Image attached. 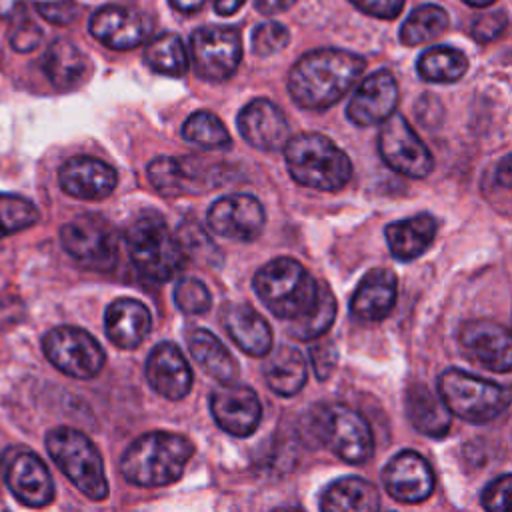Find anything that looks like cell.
I'll return each instance as SVG.
<instances>
[{"label":"cell","instance_id":"14","mask_svg":"<svg viewBox=\"0 0 512 512\" xmlns=\"http://www.w3.org/2000/svg\"><path fill=\"white\" fill-rule=\"evenodd\" d=\"M6 456L4 480L12 496L30 508L48 506L56 490L42 458L30 450H10Z\"/></svg>","mask_w":512,"mask_h":512},{"label":"cell","instance_id":"29","mask_svg":"<svg viewBox=\"0 0 512 512\" xmlns=\"http://www.w3.org/2000/svg\"><path fill=\"white\" fill-rule=\"evenodd\" d=\"M406 414L410 424L424 436L442 438L452 424V414L426 384L414 382L406 390Z\"/></svg>","mask_w":512,"mask_h":512},{"label":"cell","instance_id":"33","mask_svg":"<svg viewBox=\"0 0 512 512\" xmlns=\"http://www.w3.org/2000/svg\"><path fill=\"white\" fill-rule=\"evenodd\" d=\"M144 62L160 74L166 76H184L190 66L188 52L178 34L166 32L156 36L144 48Z\"/></svg>","mask_w":512,"mask_h":512},{"label":"cell","instance_id":"12","mask_svg":"<svg viewBox=\"0 0 512 512\" xmlns=\"http://www.w3.org/2000/svg\"><path fill=\"white\" fill-rule=\"evenodd\" d=\"M380 158L388 168L408 178H426L434 168V158L402 114H392L378 136Z\"/></svg>","mask_w":512,"mask_h":512},{"label":"cell","instance_id":"3","mask_svg":"<svg viewBox=\"0 0 512 512\" xmlns=\"http://www.w3.org/2000/svg\"><path fill=\"white\" fill-rule=\"evenodd\" d=\"M262 304L280 320L298 322L306 318L320 292V282L294 258L278 256L264 264L252 280Z\"/></svg>","mask_w":512,"mask_h":512},{"label":"cell","instance_id":"22","mask_svg":"<svg viewBox=\"0 0 512 512\" xmlns=\"http://www.w3.org/2000/svg\"><path fill=\"white\" fill-rule=\"evenodd\" d=\"M148 384L168 400H182L192 390V368L174 342H160L146 360Z\"/></svg>","mask_w":512,"mask_h":512},{"label":"cell","instance_id":"39","mask_svg":"<svg viewBox=\"0 0 512 512\" xmlns=\"http://www.w3.org/2000/svg\"><path fill=\"white\" fill-rule=\"evenodd\" d=\"M176 238L186 260L194 258V260H204L208 264L214 260H220L218 246L212 242V238L206 234V230L198 222L194 220L182 222L176 232Z\"/></svg>","mask_w":512,"mask_h":512},{"label":"cell","instance_id":"19","mask_svg":"<svg viewBox=\"0 0 512 512\" xmlns=\"http://www.w3.org/2000/svg\"><path fill=\"white\" fill-rule=\"evenodd\" d=\"M400 92L396 78L388 70H378L364 78L354 90L346 116L358 126H374L386 122L398 104Z\"/></svg>","mask_w":512,"mask_h":512},{"label":"cell","instance_id":"8","mask_svg":"<svg viewBox=\"0 0 512 512\" xmlns=\"http://www.w3.org/2000/svg\"><path fill=\"white\" fill-rule=\"evenodd\" d=\"M310 430L322 446L350 464H362L374 454V436L368 422L342 402L314 406Z\"/></svg>","mask_w":512,"mask_h":512},{"label":"cell","instance_id":"43","mask_svg":"<svg viewBox=\"0 0 512 512\" xmlns=\"http://www.w3.org/2000/svg\"><path fill=\"white\" fill-rule=\"evenodd\" d=\"M506 24H508V16L504 10L482 12L472 22V36L478 42H490L504 32Z\"/></svg>","mask_w":512,"mask_h":512},{"label":"cell","instance_id":"48","mask_svg":"<svg viewBox=\"0 0 512 512\" xmlns=\"http://www.w3.org/2000/svg\"><path fill=\"white\" fill-rule=\"evenodd\" d=\"M296 0H254V6L260 14L264 16H272V14H278V12H284L288 10Z\"/></svg>","mask_w":512,"mask_h":512},{"label":"cell","instance_id":"21","mask_svg":"<svg viewBox=\"0 0 512 512\" xmlns=\"http://www.w3.org/2000/svg\"><path fill=\"white\" fill-rule=\"evenodd\" d=\"M238 130L250 146L262 152L284 148L290 140V126L284 112L266 98H256L240 110Z\"/></svg>","mask_w":512,"mask_h":512},{"label":"cell","instance_id":"13","mask_svg":"<svg viewBox=\"0 0 512 512\" xmlns=\"http://www.w3.org/2000/svg\"><path fill=\"white\" fill-rule=\"evenodd\" d=\"M208 228L228 240L252 242L260 236L266 214L252 194H228L212 202L206 214Z\"/></svg>","mask_w":512,"mask_h":512},{"label":"cell","instance_id":"42","mask_svg":"<svg viewBox=\"0 0 512 512\" xmlns=\"http://www.w3.org/2000/svg\"><path fill=\"white\" fill-rule=\"evenodd\" d=\"M510 474H500L480 494L482 508L486 512H510Z\"/></svg>","mask_w":512,"mask_h":512},{"label":"cell","instance_id":"20","mask_svg":"<svg viewBox=\"0 0 512 512\" xmlns=\"http://www.w3.org/2000/svg\"><path fill=\"white\" fill-rule=\"evenodd\" d=\"M60 188L80 200H104L118 182L116 170L94 156H72L58 170Z\"/></svg>","mask_w":512,"mask_h":512},{"label":"cell","instance_id":"34","mask_svg":"<svg viewBox=\"0 0 512 512\" xmlns=\"http://www.w3.org/2000/svg\"><path fill=\"white\" fill-rule=\"evenodd\" d=\"M448 28V12L436 4L418 6L400 28V42L406 46L424 44L438 38Z\"/></svg>","mask_w":512,"mask_h":512},{"label":"cell","instance_id":"11","mask_svg":"<svg viewBox=\"0 0 512 512\" xmlns=\"http://www.w3.org/2000/svg\"><path fill=\"white\" fill-rule=\"evenodd\" d=\"M194 72L210 82L230 78L242 60V38L234 26H202L190 36Z\"/></svg>","mask_w":512,"mask_h":512},{"label":"cell","instance_id":"32","mask_svg":"<svg viewBox=\"0 0 512 512\" xmlns=\"http://www.w3.org/2000/svg\"><path fill=\"white\" fill-rule=\"evenodd\" d=\"M416 70L426 82H456L468 70V58L458 48L432 46L420 54Z\"/></svg>","mask_w":512,"mask_h":512},{"label":"cell","instance_id":"9","mask_svg":"<svg viewBox=\"0 0 512 512\" xmlns=\"http://www.w3.org/2000/svg\"><path fill=\"white\" fill-rule=\"evenodd\" d=\"M42 350L48 362L62 374L88 380L100 374L106 354L100 342L76 326H56L42 338Z\"/></svg>","mask_w":512,"mask_h":512},{"label":"cell","instance_id":"30","mask_svg":"<svg viewBox=\"0 0 512 512\" xmlns=\"http://www.w3.org/2000/svg\"><path fill=\"white\" fill-rule=\"evenodd\" d=\"M320 512H380V494L368 480L344 476L324 488Z\"/></svg>","mask_w":512,"mask_h":512},{"label":"cell","instance_id":"46","mask_svg":"<svg viewBox=\"0 0 512 512\" xmlns=\"http://www.w3.org/2000/svg\"><path fill=\"white\" fill-rule=\"evenodd\" d=\"M358 10H362L368 16L392 20L402 12L404 0H350Z\"/></svg>","mask_w":512,"mask_h":512},{"label":"cell","instance_id":"15","mask_svg":"<svg viewBox=\"0 0 512 512\" xmlns=\"http://www.w3.org/2000/svg\"><path fill=\"white\" fill-rule=\"evenodd\" d=\"M210 412L216 424L238 438L256 432L262 418L258 394L246 384H222L210 396Z\"/></svg>","mask_w":512,"mask_h":512},{"label":"cell","instance_id":"52","mask_svg":"<svg viewBox=\"0 0 512 512\" xmlns=\"http://www.w3.org/2000/svg\"><path fill=\"white\" fill-rule=\"evenodd\" d=\"M272 512H302V510L296 508V506H280V508H276Z\"/></svg>","mask_w":512,"mask_h":512},{"label":"cell","instance_id":"2","mask_svg":"<svg viewBox=\"0 0 512 512\" xmlns=\"http://www.w3.org/2000/svg\"><path fill=\"white\" fill-rule=\"evenodd\" d=\"M192 454L194 444L182 434L164 430L146 432L124 450L120 474L134 486H168L180 480Z\"/></svg>","mask_w":512,"mask_h":512},{"label":"cell","instance_id":"37","mask_svg":"<svg viewBox=\"0 0 512 512\" xmlns=\"http://www.w3.org/2000/svg\"><path fill=\"white\" fill-rule=\"evenodd\" d=\"M334 318H336V298L328 288V284L320 282L318 302L314 310L306 318L298 322H290L288 332L298 340H314V338H320L332 326Z\"/></svg>","mask_w":512,"mask_h":512},{"label":"cell","instance_id":"31","mask_svg":"<svg viewBox=\"0 0 512 512\" xmlns=\"http://www.w3.org/2000/svg\"><path fill=\"white\" fill-rule=\"evenodd\" d=\"M306 362L298 348L278 346L264 364V380L278 396H294L306 384Z\"/></svg>","mask_w":512,"mask_h":512},{"label":"cell","instance_id":"17","mask_svg":"<svg viewBox=\"0 0 512 512\" xmlns=\"http://www.w3.org/2000/svg\"><path fill=\"white\" fill-rule=\"evenodd\" d=\"M382 482L394 500L404 504H420L428 500L434 490V472L422 454L402 450L384 466Z\"/></svg>","mask_w":512,"mask_h":512},{"label":"cell","instance_id":"41","mask_svg":"<svg viewBox=\"0 0 512 512\" xmlns=\"http://www.w3.org/2000/svg\"><path fill=\"white\" fill-rule=\"evenodd\" d=\"M288 28L280 22H262L254 32H252V52L256 56H272V54H278L286 48L288 44Z\"/></svg>","mask_w":512,"mask_h":512},{"label":"cell","instance_id":"28","mask_svg":"<svg viewBox=\"0 0 512 512\" xmlns=\"http://www.w3.org/2000/svg\"><path fill=\"white\" fill-rule=\"evenodd\" d=\"M386 242L390 254L400 262L422 256L436 236V218L432 214H416L386 226Z\"/></svg>","mask_w":512,"mask_h":512},{"label":"cell","instance_id":"27","mask_svg":"<svg viewBox=\"0 0 512 512\" xmlns=\"http://www.w3.org/2000/svg\"><path fill=\"white\" fill-rule=\"evenodd\" d=\"M186 344L194 362L214 380H218L220 384H232L238 380L240 368L236 358L210 330L192 328L186 334Z\"/></svg>","mask_w":512,"mask_h":512},{"label":"cell","instance_id":"26","mask_svg":"<svg viewBox=\"0 0 512 512\" xmlns=\"http://www.w3.org/2000/svg\"><path fill=\"white\" fill-rule=\"evenodd\" d=\"M42 70L54 88L72 90L88 78L90 60L76 44L58 38L48 46L42 58Z\"/></svg>","mask_w":512,"mask_h":512},{"label":"cell","instance_id":"4","mask_svg":"<svg viewBox=\"0 0 512 512\" xmlns=\"http://www.w3.org/2000/svg\"><path fill=\"white\" fill-rule=\"evenodd\" d=\"M284 160L290 176L308 188L334 192L352 178V162L346 152L318 132L292 136L284 144Z\"/></svg>","mask_w":512,"mask_h":512},{"label":"cell","instance_id":"49","mask_svg":"<svg viewBox=\"0 0 512 512\" xmlns=\"http://www.w3.org/2000/svg\"><path fill=\"white\" fill-rule=\"evenodd\" d=\"M246 0H214V10L222 16H232Z\"/></svg>","mask_w":512,"mask_h":512},{"label":"cell","instance_id":"1","mask_svg":"<svg viewBox=\"0 0 512 512\" xmlns=\"http://www.w3.org/2000/svg\"><path fill=\"white\" fill-rule=\"evenodd\" d=\"M364 68L366 60L348 50L306 52L288 74V94L302 108H328L352 88Z\"/></svg>","mask_w":512,"mask_h":512},{"label":"cell","instance_id":"45","mask_svg":"<svg viewBox=\"0 0 512 512\" xmlns=\"http://www.w3.org/2000/svg\"><path fill=\"white\" fill-rule=\"evenodd\" d=\"M310 360H312L314 374H316L318 380L330 378V374L334 372L336 362H338L336 346H334L330 340L320 342V344H314V346L310 348Z\"/></svg>","mask_w":512,"mask_h":512},{"label":"cell","instance_id":"5","mask_svg":"<svg viewBox=\"0 0 512 512\" xmlns=\"http://www.w3.org/2000/svg\"><path fill=\"white\" fill-rule=\"evenodd\" d=\"M128 254L136 270L154 282H168L184 268V252L176 234L158 212L138 216L126 234Z\"/></svg>","mask_w":512,"mask_h":512},{"label":"cell","instance_id":"16","mask_svg":"<svg viewBox=\"0 0 512 512\" xmlns=\"http://www.w3.org/2000/svg\"><path fill=\"white\" fill-rule=\"evenodd\" d=\"M458 342L476 364L502 374L510 372L512 338L506 326L492 320H470L460 326Z\"/></svg>","mask_w":512,"mask_h":512},{"label":"cell","instance_id":"40","mask_svg":"<svg viewBox=\"0 0 512 512\" xmlns=\"http://www.w3.org/2000/svg\"><path fill=\"white\" fill-rule=\"evenodd\" d=\"M174 302L184 314H204L212 304V296L202 280L182 278L174 288Z\"/></svg>","mask_w":512,"mask_h":512},{"label":"cell","instance_id":"38","mask_svg":"<svg viewBox=\"0 0 512 512\" xmlns=\"http://www.w3.org/2000/svg\"><path fill=\"white\" fill-rule=\"evenodd\" d=\"M40 220V212L34 202L24 196L0 192V240L34 226Z\"/></svg>","mask_w":512,"mask_h":512},{"label":"cell","instance_id":"25","mask_svg":"<svg viewBox=\"0 0 512 512\" xmlns=\"http://www.w3.org/2000/svg\"><path fill=\"white\" fill-rule=\"evenodd\" d=\"M222 326L236 346L248 356H266L272 350L270 324L248 304H228L222 310Z\"/></svg>","mask_w":512,"mask_h":512},{"label":"cell","instance_id":"36","mask_svg":"<svg viewBox=\"0 0 512 512\" xmlns=\"http://www.w3.org/2000/svg\"><path fill=\"white\" fill-rule=\"evenodd\" d=\"M182 136L186 142L204 148V150H220L230 146V136L222 120L206 110H198L182 126Z\"/></svg>","mask_w":512,"mask_h":512},{"label":"cell","instance_id":"10","mask_svg":"<svg viewBox=\"0 0 512 512\" xmlns=\"http://www.w3.org/2000/svg\"><path fill=\"white\" fill-rule=\"evenodd\" d=\"M64 250L90 270H110L118 258V240L112 224L100 214H80L60 228Z\"/></svg>","mask_w":512,"mask_h":512},{"label":"cell","instance_id":"18","mask_svg":"<svg viewBox=\"0 0 512 512\" xmlns=\"http://www.w3.org/2000/svg\"><path fill=\"white\" fill-rule=\"evenodd\" d=\"M150 20L134 10L116 4L98 8L88 24L90 34L112 50H132L140 46L150 34Z\"/></svg>","mask_w":512,"mask_h":512},{"label":"cell","instance_id":"35","mask_svg":"<svg viewBox=\"0 0 512 512\" xmlns=\"http://www.w3.org/2000/svg\"><path fill=\"white\" fill-rule=\"evenodd\" d=\"M148 180L166 198L188 194L194 186L192 170H188V166L182 160L170 156H158L148 164Z\"/></svg>","mask_w":512,"mask_h":512},{"label":"cell","instance_id":"47","mask_svg":"<svg viewBox=\"0 0 512 512\" xmlns=\"http://www.w3.org/2000/svg\"><path fill=\"white\" fill-rule=\"evenodd\" d=\"M40 40H42V30L32 20L20 22L16 30L10 34V44L16 52H30L40 44Z\"/></svg>","mask_w":512,"mask_h":512},{"label":"cell","instance_id":"51","mask_svg":"<svg viewBox=\"0 0 512 512\" xmlns=\"http://www.w3.org/2000/svg\"><path fill=\"white\" fill-rule=\"evenodd\" d=\"M466 4H470V6H474V8H486V6H490L492 2H496V0H464Z\"/></svg>","mask_w":512,"mask_h":512},{"label":"cell","instance_id":"50","mask_svg":"<svg viewBox=\"0 0 512 512\" xmlns=\"http://www.w3.org/2000/svg\"><path fill=\"white\" fill-rule=\"evenodd\" d=\"M206 0H170V4L180 10V12H196L198 8H202Z\"/></svg>","mask_w":512,"mask_h":512},{"label":"cell","instance_id":"44","mask_svg":"<svg viewBox=\"0 0 512 512\" xmlns=\"http://www.w3.org/2000/svg\"><path fill=\"white\" fill-rule=\"evenodd\" d=\"M38 14L58 26H68L72 24L78 14H80V6L74 0H52V2H38L36 4Z\"/></svg>","mask_w":512,"mask_h":512},{"label":"cell","instance_id":"7","mask_svg":"<svg viewBox=\"0 0 512 512\" xmlns=\"http://www.w3.org/2000/svg\"><path fill=\"white\" fill-rule=\"evenodd\" d=\"M438 394L450 414L484 424L510 406V388L460 368H448L438 378Z\"/></svg>","mask_w":512,"mask_h":512},{"label":"cell","instance_id":"24","mask_svg":"<svg viewBox=\"0 0 512 512\" xmlns=\"http://www.w3.org/2000/svg\"><path fill=\"white\" fill-rule=\"evenodd\" d=\"M152 318L148 308L134 298H116L104 314V330L112 344L124 350L138 348L150 334Z\"/></svg>","mask_w":512,"mask_h":512},{"label":"cell","instance_id":"6","mask_svg":"<svg viewBox=\"0 0 512 512\" xmlns=\"http://www.w3.org/2000/svg\"><path fill=\"white\" fill-rule=\"evenodd\" d=\"M46 450L60 472L90 500H104L110 492L102 454L80 430L56 426L46 434Z\"/></svg>","mask_w":512,"mask_h":512},{"label":"cell","instance_id":"23","mask_svg":"<svg viewBox=\"0 0 512 512\" xmlns=\"http://www.w3.org/2000/svg\"><path fill=\"white\" fill-rule=\"evenodd\" d=\"M398 294L396 274L388 268H372L350 298V314L362 322L384 320L394 308Z\"/></svg>","mask_w":512,"mask_h":512}]
</instances>
